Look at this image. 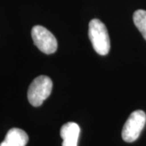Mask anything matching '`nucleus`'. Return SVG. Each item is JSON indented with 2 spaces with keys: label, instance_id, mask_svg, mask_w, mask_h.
<instances>
[{
  "label": "nucleus",
  "instance_id": "obj_7",
  "mask_svg": "<svg viewBox=\"0 0 146 146\" xmlns=\"http://www.w3.org/2000/svg\"><path fill=\"white\" fill-rule=\"evenodd\" d=\"M133 22L146 40V11L142 9L136 11L133 14Z\"/></svg>",
  "mask_w": 146,
  "mask_h": 146
},
{
  "label": "nucleus",
  "instance_id": "obj_3",
  "mask_svg": "<svg viewBox=\"0 0 146 146\" xmlns=\"http://www.w3.org/2000/svg\"><path fill=\"white\" fill-rule=\"evenodd\" d=\"M146 123L145 113L138 110L132 112L123 125L122 138L126 142H134L138 139Z\"/></svg>",
  "mask_w": 146,
  "mask_h": 146
},
{
  "label": "nucleus",
  "instance_id": "obj_8",
  "mask_svg": "<svg viewBox=\"0 0 146 146\" xmlns=\"http://www.w3.org/2000/svg\"><path fill=\"white\" fill-rule=\"evenodd\" d=\"M0 146H8L7 144H6V142L5 141H3L1 144H0Z\"/></svg>",
  "mask_w": 146,
  "mask_h": 146
},
{
  "label": "nucleus",
  "instance_id": "obj_6",
  "mask_svg": "<svg viewBox=\"0 0 146 146\" xmlns=\"http://www.w3.org/2000/svg\"><path fill=\"white\" fill-rule=\"evenodd\" d=\"M3 141L8 146H26L29 136L24 130L14 127L7 131Z\"/></svg>",
  "mask_w": 146,
  "mask_h": 146
},
{
  "label": "nucleus",
  "instance_id": "obj_5",
  "mask_svg": "<svg viewBox=\"0 0 146 146\" xmlns=\"http://www.w3.org/2000/svg\"><path fill=\"white\" fill-rule=\"evenodd\" d=\"M80 128L77 123L69 122L61 127L60 136L63 139L62 146H77Z\"/></svg>",
  "mask_w": 146,
  "mask_h": 146
},
{
  "label": "nucleus",
  "instance_id": "obj_4",
  "mask_svg": "<svg viewBox=\"0 0 146 146\" xmlns=\"http://www.w3.org/2000/svg\"><path fill=\"white\" fill-rule=\"evenodd\" d=\"M31 35L34 45L44 54H50L57 50L58 42L55 36L45 27L34 26L32 29Z\"/></svg>",
  "mask_w": 146,
  "mask_h": 146
},
{
  "label": "nucleus",
  "instance_id": "obj_2",
  "mask_svg": "<svg viewBox=\"0 0 146 146\" xmlns=\"http://www.w3.org/2000/svg\"><path fill=\"white\" fill-rule=\"evenodd\" d=\"M53 89L51 79L46 76H39L35 78L28 90V99L33 106H40L50 95Z\"/></svg>",
  "mask_w": 146,
  "mask_h": 146
},
{
  "label": "nucleus",
  "instance_id": "obj_1",
  "mask_svg": "<svg viewBox=\"0 0 146 146\" xmlns=\"http://www.w3.org/2000/svg\"><path fill=\"white\" fill-rule=\"evenodd\" d=\"M89 37L94 50L100 55H106L110 49V41L106 27L98 19L89 22Z\"/></svg>",
  "mask_w": 146,
  "mask_h": 146
}]
</instances>
